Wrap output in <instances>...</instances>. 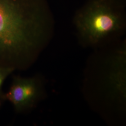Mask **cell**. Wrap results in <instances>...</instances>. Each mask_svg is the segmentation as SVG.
Wrapping results in <instances>:
<instances>
[{
	"mask_svg": "<svg viewBox=\"0 0 126 126\" xmlns=\"http://www.w3.org/2000/svg\"><path fill=\"white\" fill-rule=\"evenodd\" d=\"M5 99L4 97V95L0 94V107L1 105L2 102L3 101L4 99Z\"/></svg>",
	"mask_w": 126,
	"mask_h": 126,
	"instance_id": "5",
	"label": "cell"
},
{
	"mask_svg": "<svg viewBox=\"0 0 126 126\" xmlns=\"http://www.w3.org/2000/svg\"><path fill=\"white\" fill-rule=\"evenodd\" d=\"M125 8L126 2L121 0H88L73 16L79 37L95 45L120 33L126 27Z\"/></svg>",
	"mask_w": 126,
	"mask_h": 126,
	"instance_id": "2",
	"label": "cell"
},
{
	"mask_svg": "<svg viewBox=\"0 0 126 126\" xmlns=\"http://www.w3.org/2000/svg\"><path fill=\"white\" fill-rule=\"evenodd\" d=\"M40 93V87L36 79L16 77L4 97L16 111L20 112L34 106Z\"/></svg>",
	"mask_w": 126,
	"mask_h": 126,
	"instance_id": "3",
	"label": "cell"
},
{
	"mask_svg": "<svg viewBox=\"0 0 126 126\" xmlns=\"http://www.w3.org/2000/svg\"><path fill=\"white\" fill-rule=\"evenodd\" d=\"M47 0H0V67H26L51 36Z\"/></svg>",
	"mask_w": 126,
	"mask_h": 126,
	"instance_id": "1",
	"label": "cell"
},
{
	"mask_svg": "<svg viewBox=\"0 0 126 126\" xmlns=\"http://www.w3.org/2000/svg\"><path fill=\"white\" fill-rule=\"evenodd\" d=\"M122 1H125V2H126V0H122Z\"/></svg>",
	"mask_w": 126,
	"mask_h": 126,
	"instance_id": "6",
	"label": "cell"
},
{
	"mask_svg": "<svg viewBox=\"0 0 126 126\" xmlns=\"http://www.w3.org/2000/svg\"><path fill=\"white\" fill-rule=\"evenodd\" d=\"M13 72V70L10 68L0 67V90L7 78Z\"/></svg>",
	"mask_w": 126,
	"mask_h": 126,
	"instance_id": "4",
	"label": "cell"
}]
</instances>
